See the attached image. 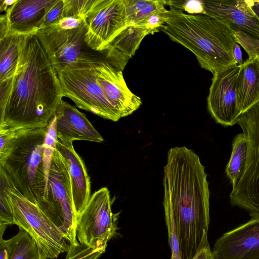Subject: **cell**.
Masks as SVG:
<instances>
[{
    "mask_svg": "<svg viewBox=\"0 0 259 259\" xmlns=\"http://www.w3.org/2000/svg\"><path fill=\"white\" fill-rule=\"evenodd\" d=\"M232 147V153L225 171L233 186L243 171L246 162L247 143L242 133L234 138Z\"/></svg>",
    "mask_w": 259,
    "mask_h": 259,
    "instance_id": "23",
    "label": "cell"
},
{
    "mask_svg": "<svg viewBox=\"0 0 259 259\" xmlns=\"http://www.w3.org/2000/svg\"><path fill=\"white\" fill-rule=\"evenodd\" d=\"M95 63L68 66L57 73L64 97L70 99L80 109L117 121L121 117L97 81L93 67Z\"/></svg>",
    "mask_w": 259,
    "mask_h": 259,
    "instance_id": "10",
    "label": "cell"
},
{
    "mask_svg": "<svg viewBox=\"0 0 259 259\" xmlns=\"http://www.w3.org/2000/svg\"><path fill=\"white\" fill-rule=\"evenodd\" d=\"M87 30V19L65 17L34 34L45 50L52 65L59 72L68 66L95 63L101 59L83 50Z\"/></svg>",
    "mask_w": 259,
    "mask_h": 259,
    "instance_id": "5",
    "label": "cell"
},
{
    "mask_svg": "<svg viewBox=\"0 0 259 259\" xmlns=\"http://www.w3.org/2000/svg\"><path fill=\"white\" fill-rule=\"evenodd\" d=\"M163 185L164 209L174 217L182 259H192L209 223L210 192L198 156L184 146L171 148Z\"/></svg>",
    "mask_w": 259,
    "mask_h": 259,
    "instance_id": "2",
    "label": "cell"
},
{
    "mask_svg": "<svg viewBox=\"0 0 259 259\" xmlns=\"http://www.w3.org/2000/svg\"><path fill=\"white\" fill-rule=\"evenodd\" d=\"M87 22L85 44L94 51L103 52L126 27L124 0H96Z\"/></svg>",
    "mask_w": 259,
    "mask_h": 259,
    "instance_id": "11",
    "label": "cell"
},
{
    "mask_svg": "<svg viewBox=\"0 0 259 259\" xmlns=\"http://www.w3.org/2000/svg\"><path fill=\"white\" fill-rule=\"evenodd\" d=\"M64 97L58 76L34 34L23 40L11 92L0 109V130L45 128Z\"/></svg>",
    "mask_w": 259,
    "mask_h": 259,
    "instance_id": "1",
    "label": "cell"
},
{
    "mask_svg": "<svg viewBox=\"0 0 259 259\" xmlns=\"http://www.w3.org/2000/svg\"><path fill=\"white\" fill-rule=\"evenodd\" d=\"M233 55L235 60L239 65H241L243 62L242 60V55L239 44L236 42L233 47Z\"/></svg>",
    "mask_w": 259,
    "mask_h": 259,
    "instance_id": "34",
    "label": "cell"
},
{
    "mask_svg": "<svg viewBox=\"0 0 259 259\" xmlns=\"http://www.w3.org/2000/svg\"><path fill=\"white\" fill-rule=\"evenodd\" d=\"M167 12L168 10L163 8L133 25L148 30L151 33L158 32L166 21Z\"/></svg>",
    "mask_w": 259,
    "mask_h": 259,
    "instance_id": "28",
    "label": "cell"
},
{
    "mask_svg": "<svg viewBox=\"0 0 259 259\" xmlns=\"http://www.w3.org/2000/svg\"><path fill=\"white\" fill-rule=\"evenodd\" d=\"M247 143L245 166L232 186L230 200L232 206L248 212L250 220L259 219V102L239 116Z\"/></svg>",
    "mask_w": 259,
    "mask_h": 259,
    "instance_id": "6",
    "label": "cell"
},
{
    "mask_svg": "<svg viewBox=\"0 0 259 259\" xmlns=\"http://www.w3.org/2000/svg\"><path fill=\"white\" fill-rule=\"evenodd\" d=\"M164 214L168 242L171 252L170 259H182L174 217L171 212L167 209H164Z\"/></svg>",
    "mask_w": 259,
    "mask_h": 259,
    "instance_id": "29",
    "label": "cell"
},
{
    "mask_svg": "<svg viewBox=\"0 0 259 259\" xmlns=\"http://www.w3.org/2000/svg\"><path fill=\"white\" fill-rule=\"evenodd\" d=\"M204 14L227 24L232 30L259 39V19L247 0H202Z\"/></svg>",
    "mask_w": 259,
    "mask_h": 259,
    "instance_id": "15",
    "label": "cell"
},
{
    "mask_svg": "<svg viewBox=\"0 0 259 259\" xmlns=\"http://www.w3.org/2000/svg\"><path fill=\"white\" fill-rule=\"evenodd\" d=\"M38 206V205H37ZM61 230L69 243L77 245V215L65 162L56 149L49 170L45 197L38 206Z\"/></svg>",
    "mask_w": 259,
    "mask_h": 259,
    "instance_id": "7",
    "label": "cell"
},
{
    "mask_svg": "<svg viewBox=\"0 0 259 259\" xmlns=\"http://www.w3.org/2000/svg\"><path fill=\"white\" fill-rule=\"evenodd\" d=\"M105 251L101 249H92L81 244L69 243V248L65 259H98Z\"/></svg>",
    "mask_w": 259,
    "mask_h": 259,
    "instance_id": "31",
    "label": "cell"
},
{
    "mask_svg": "<svg viewBox=\"0 0 259 259\" xmlns=\"http://www.w3.org/2000/svg\"><path fill=\"white\" fill-rule=\"evenodd\" d=\"M46 135L43 145V166L48 182L51 161L54 156L57 139L55 115L49 124L45 127Z\"/></svg>",
    "mask_w": 259,
    "mask_h": 259,
    "instance_id": "26",
    "label": "cell"
},
{
    "mask_svg": "<svg viewBox=\"0 0 259 259\" xmlns=\"http://www.w3.org/2000/svg\"><path fill=\"white\" fill-rule=\"evenodd\" d=\"M126 27L166 6L164 0H124Z\"/></svg>",
    "mask_w": 259,
    "mask_h": 259,
    "instance_id": "24",
    "label": "cell"
},
{
    "mask_svg": "<svg viewBox=\"0 0 259 259\" xmlns=\"http://www.w3.org/2000/svg\"><path fill=\"white\" fill-rule=\"evenodd\" d=\"M93 67L97 81L104 96L121 118L140 108L141 99L130 91L121 70L102 59L94 63Z\"/></svg>",
    "mask_w": 259,
    "mask_h": 259,
    "instance_id": "13",
    "label": "cell"
},
{
    "mask_svg": "<svg viewBox=\"0 0 259 259\" xmlns=\"http://www.w3.org/2000/svg\"><path fill=\"white\" fill-rule=\"evenodd\" d=\"M192 259H213L207 232L204 234L200 244Z\"/></svg>",
    "mask_w": 259,
    "mask_h": 259,
    "instance_id": "33",
    "label": "cell"
},
{
    "mask_svg": "<svg viewBox=\"0 0 259 259\" xmlns=\"http://www.w3.org/2000/svg\"><path fill=\"white\" fill-rule=\"evenodd\" d=\"M15 225L28 233L48 259L67 252L69 244L60 229L37 204L26 198L15 186L9 190Z\"/></svg>",
    "mask_w": 259,
    "mask_h": 259,
    "instance_id": "8",
    "label": "cell"
},
{
    "mask_svg": "<svg viewBox=\"0 0 259 259\" xmlns=\"http://www.w3.org/2000/svg\"><path fill=\"white\" fill-rule=\"evenodd\" d=\"M56 149L62 156L67 168L73 205L77 216L91 198L90 179L85 164L75 151L72 143H63L57 139Z\"/></svg>",
    "mask_w": 259,
    "mask_h": 259,
    "instance_id": "17",
    "label": "cell"
},
{
    "mask_svg": "<svg viewBox=\"0 0 259 259\" xmlns=\"http://www.w3.org/2000/svg\"><path fill=\"white\" fill-rule=\"evenodd\" d=\"M53 1L17 0L5 12L9 31L23 35L35 34Z\"/></svg>",
    "mask_w": 259,
    "mask_h": 259,
    "instance_id": "18",
    "label": "cell"
},
{
    "mask_svg": "<svg viewBox=\"0 0 259 259\" xmlns=\"http://www.w3.org/2000/svg\"><path fill=\"white\" fill-rule=\"evenodd\" d=\"M6 248L8 259H48L30 235L21 228L12 238L0 239Z\"/></svg>",
    "mask_w": 259,
    "mask_h": 259,
    "instance_id": "22",
    "label": "cell"
},
{
    "mask_svg": "<svg viewBox=\"0 0 259 259\" xmlns=\"http://www.w3.org/2000/svg\"><path fill=\"white\" fill-rule=\"evenodd\" d=\"M108 189L103 187L91 196L84 209L77 216L76 235L80 244L106 250L108 242L117 230L120 212L114 213Z\"/></svg>",
    "mask_w": 259,
    "mask_h": 259,
    "instance_id": "9",
    "label": "cell"
},
{
    "mask_svg": "<svg viewBox=\"0 0 259 259\" xmlns=\"http://www.w3.org/2000/svg\"><path fill=\"white\" fill-rule=\"evenodd\" d=\"M236 92L240 115L259 102V55L249 57L240 65Z\"/></svg>",
    "mask_w": 259,
    "mask_h": 259,
    "instance_id": "20",
    "label": "cell"
},
{
    "mask_svg": "<svg viewBox=\"0 0 259 259\" xmlns=\"http://www.w3.org/2000/svg\"><path fill=\"white\" fill-rule=\"evenodd\" d=\"M213 259H259V219L250 220L215 242Z\"/></svg>",
    "mask_w": 259,
    "mask_h": 259,
    "instance_id": "14",
    "label": "cell"
},
{
    "mask_svg": "<svg viewBox=\"0 0 259 259\" xmlns=\"http://www.w3.org/2000/svg\"><path fill=\"white\" fill-rule=\"evenodd\" d=\"M0 259H8L7 250L2 244H0Z\"/></svg>",
    "mask_w": 259,
    "mask_h": 259,
    "instance_id": "37",
    "label": "cell"
},
{
    "mask_svg": "<svg viewBox=\"0 0 259 259\" xmlns=\"http://www.w3.org/2000/svg\"><path fill=\"white\" fill-rule=\"evenodd\" d=\"M17 0H0V12L6 11Z\"/></svg>",
    "mask_w": 259,
    "mask_h": 259,
    "instance_id": "35",
    "label": "cell"
},
{
    "mask_svg": "<svg viewBox=\"0 0 259 259\" xmlns=\"http://www.w3.org/2000/svg\"><path fill=\"white\" fill-rule=\"evenodd\" d=\"M96 0H63V18H88Z\"/></svg>",
    "mask_w": 259,
    "mask_h": 259,
    "instance_id": "27",
    "label": "cell"
},
{
    "mask_svg": "<svg viewBox=\"0 0 259 259\" xmlns=\"http://www.w3.org/2000/svg\"><path fill=\"white\" fill-rule=\"evenodd\" d=\"M7 225L0 224V239H3V235L7 227Z\"/></svg>",
    "mask_w": 259,
    "mask_h": 259,
    "instance_id": "38",
    "label": "cell"
},
{
    "mask_svg": "<svg viewBox=\"0 0 259 259\" xmlns=\"http://www.w3.org/2000/svg\"><path fill=\"white\" fill-rule=\"evenodd\" d=\"M14 185L12 181L0 168V224L15 225L14 215L9 190Z\"/></svg>",
    "mask_w": 259,
    "mask_h": 259,
    "instance_id": "25",
    "label": "cell"
},
{
    "mask_svg": "<svg viewBox=\"0 0 259 259\" xmlns=\"http://www.w3.org/2000/svg\"><path fill=\"white\" fill-rule=\"evenodd\" d=\"M57 139L63 143L83 140L101 143V135L94 128L85 114L63 100L55 113Z\"/></svg>",
    "mask_w": 259,
    "mask_h": 259,
    "instance_id": "16",
    "label": "cell"
},
{
    "mask_svg": "<svg viewBox=\"0 0 259 259\" xmlns=\"http://www.w3.org/2000/svg\"><path fill=\"white\" fill-rule=\"evenodd\" d=\"M251 9L259 19V1H249Z\"/></svg>",
    "mask_w": 259,
    "mask_h": 259,
    "instance_id": "36",
    "label": "cell"
},
{
    "mask_svg": "<svg viewBox=\"0 0 259 259\" xmlns=\"http://www.w3.org/2000/svg\"><path fill=\"white\" fill-rule=\"evenodd\" d=\"M240 65L228 67L213 74L207 98V108L217 123L224 126L236 124V83Z\"/></svg>",
    "mask_w": 259,
    "mask_h": 259,
    "instance_id": "12",
    "label": "cell"
},
{
    "mask_svg": "<svg viewBox=\"0 0 259 259\" xmlns=\"http://www.w3.org/2000/svg\"><path fill=\"white\" fill-rule=\"evenodd\" d=\"M151 32L147 29L129 26L123 29L108 45L103 51L106 60L116 68L123 70L130 59L144 38Z\"/></svg>",
    "mask_w": 259,
    "mask_h": 259,
    "instance_id": "19",
    "label": "cell"
},
{
    "mask_svg": "<svg viewBox=\"0 0 259 259\" xmlns=\"http://www.w3.org/2000/svg\"><path fill=\"white\" fill-rule=\"evenodd\" d=\"M46 129L0 132V168L18 190L39 206L44 201L47 181L43 166Z\"/></svg>",
    "mask_w": 259,
    "mask_h": 259,
    "instance_id": "4",
    "label": "cell"
},
{
    "mask_svg": "<svg viewBox=\"0 0 259 259\" xmlns=\"http://www.w3.org/2000/svg\"><path fill=\"white\" fill-rule=\"evenodd\" d=\"M166 5L175 9L182 10L190 14H204L202 1H166Z\"/></svg>",
    "mask_w": 259,
    "mask_h": 259,
    "instance_id": "32",
    "label": "cell"
},
{
    "mask_svg": "<svg viewBox=\"0 0 259 259\" xmlns=\"http://www.w3.org/2000/svg\"><path fill=\"white\" fill-rule=\"evenodd\" d=\"M63 0H53L48 6L39 29L56 24L63 18Z\"/></svg>",
    "mask_w": 259,
    "mask_h": 259,
    "instance_id": "30",
    "label": "cell"
},
{
    "mask_svg": "<svg viewBox=\"0 0 259 259\" xmlns=\"http://www.w3.org/2000/svg\"><path fill=\"white\" fill-rule=\"evenodd\" d=\"M169 7L166 21L160 31L189 50L201 68L213 75L238 65L233 55L237 41L229 26L206 14H188L182 10Z\"/></svg>",
    "mask_w": 259,
    "mask_h": 259,
    "instance_id": "3",
    "label": "cell"
},
{
    "mask_svg": "<svg viewBox=\"0 0 259 259\" xmlns=\"http://www.w3.org/2000/svg\"><path fill=\"white\" fill-rule=\"evenodd\" d=\"M26 35L10 32L0 38V82L14 77Z\"/></svg>",
    "mask_w": 259,
    "mask_h": 259,
    "instance_id": "21",
    "label": "cell"
}]
</instances>
